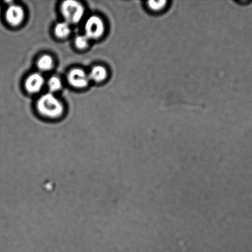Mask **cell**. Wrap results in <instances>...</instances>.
I'll return each mask as SVG.
<instances>
[{"mask_svg": "<svg viewBox=\"0 0 252 252\" xmlns=\"http://www.w3.org/2000/svg\"><path fill=\"white\" fill-rule=\"evenodd\" d=\"M90 80L89 75L82 69H73L68 73V82L73 87L77 88H85L88 86Z\"/></svg>", "mask_w": 252, "mask_h": 252, "instance_id": "obj_4", "label": "cell"}, {"mask_svg": "<svg viewBox=\"0 0 252 252\" xmlns=\"http://www.w3.org/2000/svg\"><path fill=\"white\" fill-rule=\"evenodd\" d=\"M169 1H149L147 2V8L153 13H160L166 10L169 6Z\"/></svg>", "mask_w": 252, "mask_h": 252, "instance_id": "obj_8", "label": "cell"}, {"mask_svg": "<svg viewBox=\"0 0 252 252\" xmlns=\"http://www.w3.org/2000/svg\"><path fill=\"white\" fill-rule=\"evenodd\" d=\"M38 67L41 70L48 71L51 70L53 66V60L50 56L44 55L39 59L37 63Z\"/></svg>", "mask_w": 252, "mask_h": 252, "instance_id": "obj_10", "label": "cell"}, {"mask_svg": "<svg viewBox=\"0 0 252 252\" xmlns=\"http://www.w3.org/2000/svg\"><path fill=\"white\" fill-rule=\"evenodd\" d=\"M61 11L68 24L78 23L85 14V9L82 4L74 0H67L63 2L61 6Z\"/></svg>", "mask_w": 252, "mask_h": 252, "instance_id": "obj_2", "label": "cell"}, {"mask_svg": "<svg viewBox=\"0 0 252 252\" xmlns=\"http://www.w3.org/2000/svg\"><path fill=\"white\" fill-rule=\"evenodd\" d=\"M44 83V79L43 76L38 73H35L29 76L25 85L29 93H36L41 90Z\"/></svg>", "mask_w": 252, "mask_h": 252, "instance_id": "obj_6", "label": "cell"}, {"mask_svg": "<svg viewBox=\"0 0 252 252\" xmlns=\"http://www.w3.org/2000/svg\"><path fill=\"white\" fill-rule=\"evenodd\" d=\"M48 84L49 90L53 91V92H56V91L61 90L62 87L61 81L60 79L56 77V76H53V77L49 79Z\"/></svg>", "mask_w": 252, "mask_h": 252, "instance_id": "obj_11", "label": "cell"}, {"mask_svg": "<svg viewBox=\"0 0 252 252\" xmlns=\"http://www.w3.org/2000/svg\"><path fill=\"white\" fill-rule=\"evenodd\" d=\"M55 34L58 38H63L68 36L70 33L71 29L70 24L66 22H60L55 27Z\"/></svg>", "mask_w": 252, "mask_h": 252, "instance_id": "obj_9", "label": "cell"}, {"mask_svg": "<svg viewBox=\"0 0 252 252\" xmlns=\"http://www.w3.org/2000/svg\"><path fill=\"white\" fill-rule=\"evenodd\" d=\"M85 35L89 39H97L102 35L105 26L102 19L97 16H91L85 23Z\"/></svg>", "mask_w": 252, "mask_h": 252, "instance_id": "obj_3", "label": "cell"}, {"mask_svg": "<svg viewBox=\"0 0 252 252\" xmlns=\"http://www.w3.org/2000/svg\"><path fill=\"white\" fill-rule=\"evenodd\" d=\"M89 38L86 35L78 36L75 39V45L79 49H84L87 47Z\"/></svg>", "mask_w": 252, "mask_h": 252, "instance_id": "obj_12", "label": "cell"}, {"mask_svg": "<svg viewBox=\"0 0 252 252\" xmlns=\"http://www.w3.org/2000/svg\"><path fill=\"white\" fill-rule=\"evenodd\" d=\"M107 76V71L102 66L97 65L94 66L91 70L89 77L90 80L99 83L105 80Z\"/></svg>", "mask_w": 252, "mask_h": 252, "instance_id": "obj_7", "label": "cell"}, {"mask_svg": "<svg viewBox=\"0 0 252 252\" xmlns=\"http://www.w3.org/2000/svg\"><path fill=\"white\" fill-rule=\"evenodd\" d=\"M37 108L41 115L49 118H58L63 112V103L55 96L49 93L39 98Z\"/></svg>", "mask_w": 252, "mask_h": 252, "instance_id": "obj_1", "label": "cell"}, {"mask_svg": "<svg viewBox=\"0 0 252 252\" xmlns=\"http://www.w3.org/2000/svg\"><path fill=\"white\" fill-rule=\"evenodd\" d=\"M24 11L22 7L18 5L12 4L7 9L6 14L7 23L12 26H17L21 24L24 19Z\"/></svg>", "mask_w": 252, "mask_h": 252, "instance_id": "obj_5", "label": "cell"}]
</instances>
